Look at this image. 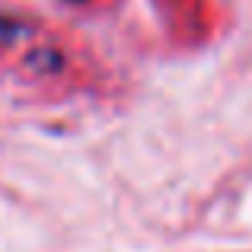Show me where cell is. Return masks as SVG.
Returning a JSON list of instances; mask_svg holds the SVG:
<instances>
[{
  "label": "cell",
  "mask_w": 252,
  "mask_h": 252,
  "mask_svg": "<svg viewBox=\"0 0 252 252\" xmlns=\"http://www.w3.org/2000/svg\"><path fill=\"white\" fill-rule=\"evenodd\" d=\"M64 3H74V6H86V3H96V0H64Z\"/></svg>",
  "instance_id": "2"
},
{
  "label": "cell",
  "mask_w": 252,
  "mask_h": 252,
  "mask_svg": "<svg viewBox=\"0 0 252 252\" xmlns=\"http://www.w3.org/2000/svg\"><path fill=\"white\" fill-rule=\"evenodd\" d=\"M13 51L29 70H58L64 61V51L55 45L42 19L10 0H0V55H13Z\"/></svg>",
  "instance_id": "1"
}]
</instances>
